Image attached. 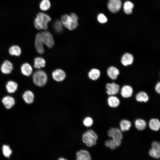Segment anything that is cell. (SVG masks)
Instances as JSON below:
<instances>
[{"instance_id": "6da1fadb", "label": "cell", "mask_w": 160, "mask_h": 160, "mask_svg": "<svg viewBox=\"0 0 160 160\" xmlns=\"http://www.w3.org/2000/svg\"><path fill=\"white\" fill-rule=\"evenodd\" d=\"M51 20V18L48 15L42 12H39L34 20L35 27L38 30H46L48 24Z\"/></svg>"}, {"instance_id": "7a4b0ae2", "label": "cell", "mask_w": 160, "mask_h": 160, "mask_svg": "<svg viewBox=\"0 0 160 160\" xmlns=\"http://www.w3.org/2000/svg\"><path fill=\"white\" fill-rule=\"evenodd\" d=\"M78 17L74 13H72L70 15L67 14L63 15L61 18V21L65 27L72 31L76 29L78 25Z\"/></svg>"}, {"instance_id": "3957f363", "label": "cell", "mask_w": 160, "mask_h": 160, "mask_svg": "<svg viewBox=\"0 0 160 160\" xmlns=\"http://www.w3.org/2000/svg\"><path fill=\"white\" fill-rule=\"evenodd\" d=\"M98 139L97 133L92 129H89L82 136L83 142L87 147H91L95 145Z\"/></svg>"}, {"instance_id": "277c9868", "label": "cell", "mask_w": 160, "mask_h": 160, "mask_svg": "<svg viewBox=\"0 0 160 160\" xmlns=\"http://www.w3.org/2000/svg\"><path fill=\"white\" fill-rule=\"evenodd\" d=\"M32 79L33 83L36 85L41 87L46 84L47 81V76L44 71L38 70L33 73Z\"/></svg>"}, {"instance_id": "5b68a950", "label": "cell", "mask_w": 160, "mask_h": 160, "mask_svg": "<svg viewBox=\"0 0 160 160\" xmlns=\"http://www.w3.org/2000/svg\"><path fill=\"white\" fill-rule=\"evenodd\" d=\"M108 136L117 144L118 147L121 144L123 136L122 132L119 129L111 127L107 132Z\"/></svg>"}, {"instance_id": "8992f818", "label": "cell", "mask_w": 160, "mask_h": 160, "mask_svg": "<svg viewBox=\"0 0 160 160\" xmlns=\"http://www.w3.org/2000/svg\"><path fill=\"white\" fill-rule=\"evenodd\" d=\"M40 33L43 43L49 48L52 47L54 44V41L52 34L47 31L40 32Z\"/></svg>"}, {"instance_id": "52a82bcc", "label": "cell", "mask_w": 160, "mask_h": 160, "mask_svg": "<svg viewBox=\"0 0 160 160\" xmlns=\"http://www.w3.org/2000/svg\"><path fill=\"white\" fill-rule=\"evenodd\" d=\"M105 88L106 89V93L109 96L115 95L118 94L120 90L119 85L114 82L107 83Z\"/></svg>"}, {"instance_id": "ba28073f", "label": "cell", "mask_w": 160, "mask_h": 160, "mask_svg": "<svg viewBox=\"0 0 160 160\" xmlns=\"http://www.w3.org/2000/svg\"><path fill=\"white\" fill-rule=\"evenodd\" d=\"M121 6V0H109L108 7L109 10L112 13H115L118 12Z\"/></svg>"}, {"instance_id": "9c48e42d", "label": "cell", "mask_w": 160, "mask_h": 160, "mask_svg": "<svg viewBox=\"0 0 160 160\" xmlns=\"http://www.w3.org/2000/svg\"><path fill=\"white\" fill-rule=\"evenodd\" d=\"M44 43L42 39L40 32L37 33L35 41V47L37 52L40 54H43L44 52Z\"/></svg>"}, {"instance_id": "30bf717a", "label": "cell", "mask_w": 160, "mask_h": 160, "mask_svg": "<svg viewBox=\"0 0 160 160\" xmlns=\"http://www.w3.org/2000/svg\"><path fill=\"white\" fill-rule=\"evenodd\" d=\"M89 152L86 150H80L76 153V160H91Z\"/></svg>"}, {"instance_id": "8fae6325", "label": "cell", "mask_w": 160, "mask_h": 160, "mask_svg": "<svg viewBox=\"0 0 160 160\" xmlns=\"http://www.w3.org/2000/svg\"><path fill=\"white\" fill-rule=\"evenodd\" d=\"M53 79L57 82L63 81L66 77V74L62 70L58 69L54 71L52 73Z\"/></svg>"}, {"instance_id": "7c38bea8", "label": "cell", "mask_w": 160, "mask_h": 160, "mask_svg": "<svg viewBox=\"0 0 160 160\" xmlns=\"http://www.w3.org/2000/svg\"><path fill=\"white\" fill-rule=\"evenodd\" d=\"M13 68L12 64L9 61L6 60L2 63L0 69L3 73L7 74L11 73Z\"/></svg>"}, {"instance_id": "4fadbf2b", "label": "cell", "mask_w": 160, "mask_h": 160, "mask_svg": "<svg viewBox=\"0 0 160 160\" xmlns=\"http://www.w3.org/2000/svg\"><path fill=\"white\" fill-rule=\"evenodd\" d=\"M133 89L131 86L125 85L122 87L121 89L120 94L121 96L125 98L130 97L132 95Z\"/></svg>"}, {"instance_id": "5bb4252c", "label": "cell", "mask_w": 160, "mask_h": 160, "mask_svg": "<svg viewBox=\"0 0 160 160\" xmlns=\"http://www.w3.org/2000/svg\"><path fill=\"white\" fill-rule=\"evenodd\" d=\"M134 57L132 55L129 53H124L121 57V62L124 66L132 64L133 63Z\"/></svg>"}, {"instance_id": "9a60e30c", "label": "cell", "mask_w": 160, "mask_h": 160, "mask_svg": "<svg viewBox=\"0 0 160 160\" xmlns=\"http://www.w3.org/2000/svg\"><path fill=\"white\" fill-rule=\"evenodd\" d=\"M107 102L108 105L112 108L118 107L120 104V100L115 95H110L108 97Z\"/></svg>"}, {"instance_id": "2e32d148", "label": "cell", "mask_w": 160, "mask_h": 160, "mask_svg": "<svg viewBox=\"0 0 160 160\" xmlns=\"http://www.w3.org/2000/svg\"><path fill=\"white\" fill-rule=\"evenodd\" d=\"M2 102L5 108L9 109L12 108L15 105V101L14 98L9 96H5L3 98Z\"/></svg>"}, {"instance_id": "e0dca14e", "label": "cell", "mask_w": 160, "mask_h": 160, "mask_svg": "<svg viewBox=\"0 0 160 160\" xmlns=\"http://www.w3.org/2000/svg\"><path fill=\"white\" fill-rule=\"evenodd\" d=\"M107 74L110 78L113 80H115L119 74V71L117 68L112 66L108 68Z\"/></svg>"}, {"instance_id": "ac0fdd59", "label": "cell", "mask_w": 160, "mask_h": 160, "mask_svg": "<svg viewBox=\"0 0 160 160\" xmlns=\"http://www.w3.org/2000/svg\"><path fill=\"white\" fill-rule=\"evenodd\" d=\"M21 71L24 75L29 76H30L33 72V68L28 63L23 64L21 67Z\"/></svg>"}, {"instance_id": "d6986e66", "label": "cell", "mask_w": 160, "mask_h": 160, "mask_svg": "<svg viewBox=\"0 0 160 160\" xmlns=\"http://www.w3.org/2000/svg\"><path fill=\"white\" fill-rule=\"evenodd\" d=\"M148 126L151 130L154 131H158L160 128V121L158 119H151L149 121Z\"/></svg>"}, {"instance_id": "ffe728a7", "label": "cell", "mask_w": 160, "mask_h": 160, "mask_svg": "<svg viewBox=\"0 0 160 160\" xmlns=\"http://www.w3.org/2000/svg\"><path fill=\"white\" fill-rule=\"evenodd\" d=\"M132 126V123L129 120L123 119L119 123L120 129L122 132L128 131Z\"/></svg>"}, {"instance_id": "44dd1931", "label": "cell", "mask_w": 160, "mask_h": 160, "mask_svg": "<svg viewBox=\"0 0 160 160\" xmlns=\"http://www.w3.org/2000/svg\"><path fill=\"white\" fill-rule=\"evenodd\" d=\"M136 100L139 102L146 103L149 100V97L148 94L145 92L140 91L136 95Z\"/></svg>"}, {"instance_id": "7402d4cb", "label": "cell", "mask_w": 160, "mask_h": 160, "mask_svg": "<svg viewBox=\"0 0 160 160\" xmlns=\"http://www.w3.org/2000/svg\"><path fill=\"white\" fill-rule=\"evenodd\" d=\"M23 97L25 101L28 104H31L34 100V95L30 90H27L25 92L23 95Z\"/></svg>"}, {"instance_id": "603a6c76", "label": "cell", "mask_w": 160, "mask_h": 160, "mask_svg": "<svg viewBox=\"0 0 160 160\" xmlns=\"http://www.w3.org/2000/svg\"><path fill=\"white\" fill-rule=\"evenodd\" d=\"M135 125L136 128L138 130L142 131L144 130L147 126L146 121L141 119H137L135 121Z\"/></svg>"}, {"instance_id": "cb8c5ba5", "label": "cell", "mask_w": 160, "mask_h": 160, "mask_svg": "<svg viewBox=\"0 0 160 160\" xmlns=\"http://www.w3.org/2000/svg\"><path fill=\"white\" fill-rule=\"evenodd\" d=\"M46 63V61L43 58L37 57L34 59L33 66L35 68L39 69L44 67L45 66Z\"/></svg>"}, {"instance_id": "d4e9b609", "label": "cell", "mask_w": 160, "mask_h": 160, "mask_svg": "<svg viewBox=\"0 0 160 160\" xmlns=\"http://www.w3.org/2000/svg\"><path fill=\"white\" fill-rule=\"evenodd\" d=\"M6 87L7 92L9 93H12L14 92L17 90L18 85L15 82L9 81L6 84Z\"/></svg>"}, {"instance_id": "484cf974", "label": "cell", "mask_w": 160, "mask_h": 160, "mask_svg": "<svg viewBox=\"0 0 160 160\" xmlns=\"http://www.w3.org/2000/svg\"><path fill=\"white\" fill-rule=\"evenodd\" d=\"M9 52L10 55L19 56L21 54V50L19 46L14 45L10 47L9 50Z\"/></svg>"}, {"instance_id": "4316f807", "label": "cell", "mask_w": 160, "mask_h": 160, "mask_svg": "<svg viewBox=\"0 0 160 160\" xmlns=\"http://www.w3.org/2000/svg\"><path fill=\"white\" fill-rule=\"evenodd\" d=\"M100 72L98 69L93 68L91 69L88 73L89 78L92 80H96L100 76Z\"/></svg>"}, {"instance_id": "83f0119b", "label": "cell", "mask_w": 160, "mask_h": 160, "mask_svg": "<svg viewBox=\"0 0 160 160\" xmlns=\"http://www.w3.org/2000/svg\"><path fill=\"white\" fill-rule=\"evenodd\" d=\"M134 7V4L133 3L129 1H126L123 6L124 12L127 14L129 15L132 14Z\"/></svg>"}, {"instance_id": "f1b7e54d", "label": "cell", "mask_w": 160, "mask_h": 160, "mask_svg": "<svg viewBox=\"0 0 160 160\" xmlns=\"http://www.w3.org/2000/svg\"><path fill=\"white\" fill-rule=\"evenodd\" d=\"M40 9L43 11L48 10L51 7V3L49 0H42L39 5Z\"/></svg>"}, {"instance_id": "f546056e", "label": "cell", "mask_w": 160, "mask_h": 160, "mask_svg": "<svg viewBox=\"0 0 160 160\" xmlns=\"http://www.w3.org/2000/svg\"><path fill=\"white\" fill-rule=\"evenodd\" d=\"M53 28L56 32L58 33L62 32L63 30V25L61 21L58 20L55 21L53 24Z\"/></svg>"}, {"instance_id": "4dcf8cb0", "label": "cell", "mask_w": 160, "mask_h": 160, "mask_svg": "<svg viewBox=\"0 0 160 160\" xmlns=\"http://www.w3.org/2000/svg\"><path fill=\"white\" fill-rule=\"evenodd\" d=\"M3 154L6 157L9 158L12 152V151L8 145H3L2 148Z\"/></svg>"}, {"instance_id": "1f68e13d", "label": "cell", "mask_w": 160, "mask_h": 160, "mask_svg": "<svg viewBox=\"0 0 160 160\" xmlns=\"http://www.w3.org/2000/svg\"><path fill=\"white\" fill-rule=\"evenodd\" d=\"M105 146L112 150L115 149L118 146L117 144L111 139L106 140L105 143Z\"/></svg>"}, {"instance_id": "d6a6232c", "label": "cell", "mask_w": 160, "mask_h": 160, "mask_svg": "<svg viewBox=\"0 0 160 160\" xmlns=\"http://www.w3.org/2000/svg\"><path fill=\"white\" fill-rule=\"evenodd\" d=\"M149 154L151 157L158 159L160 157V151L151 148L149 150Z\"/></svg>"}, {"instance_id": "836d02e7", "label": "cell", "mask_w": 160, "mask_h": 160, "mask_svg": "<svg viewBox=\"0 0 160 160\" xmlns=\"http://www.w3.org/2000/svg\"><path fill=\"white\" fill-rule=\"evenodd\" d=\"M93 120L90 117H87L83 121V124L85 127H89L91 126L93 124Z\"/></svg>"}, {"instance_id": "e575fe53", "label": "cell", "mask_w": 160, "mask_h": 160, "mask_svg": "<svg viewBox=\"0 0 160 160\" xmlns=\"http://www.w3.org/2000/svg\"><path fill=\"white\" fill-rule=\"evenodd\" d=\"M97 20L100 23H104L107 21V19L106 17L103 14L100 13L97 16Z\"/></svg>"}, {"instance_id": "d590c367", "label": "cell", "mask_w": 160, "mask_h": 160, "mask_svg": "<svg viewBox=\"0 0 160 160\" xmlns=\"http://www.w3.org/2000/svg\"><path fill=\"white\" fill-rule=\"evenodd\" d=\"M151 146L152 148L160 150V144L159 142L155 141H153L152 142Z\"/></svg>"}, {"instance_id": "8d00e7d4", "label": "cell", "mask_w": 160, "mask_h": 160, "mask_svg": "<svg viewBox=\"0 0 160 160\" xmlns=\"http://www.w3.org/2000/svg\"><path fill=\"white\" fill-rule=\"evenodd\" d=\"M155 90L156 92L158 94L160 93V82H158L155 87Z\"/></svg>"}, {"instance_id": "74e56055", "label": "cell", "mask_w": 160, "mask_h": 160, "mask_svg": "<svg viewBox=\"0 0 160 160\" xmlns=\"http://www.w3.org/2000/svg\"><path fill=\"white\" fill-rule=\"evenodd\" d=\"M57 160H68L67 159L63 157H60Z\"/></svg>"}]
</instances>
